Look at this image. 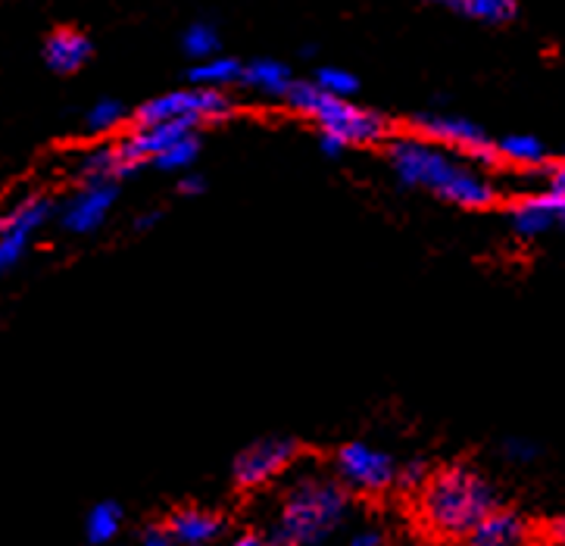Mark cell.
Segmentation results:
<instances>
[{
    "instance_id": "cell-1",
    "label": "cell",
    "mask_w": 565,
    "mask_h": 546,
    "mask_svg": "<svg viewBox=\"0 0 565 546\" xmlns=\"http://www.w3.org/2000/svg\"><path fill=\"white\" fill-rule=\"evenodd\" d=\"M387 160L406 188H425L438 194L440 201L466 210H488L497 203V188L484 172H478L472 163L454 160L447 147L425 141L419 135L391 138Z\"/></svg>"
},
{
    "instance_id": "cell-2",
    "label": "cell",
    "mask_w": 565,
    "mask_h": 546,
    "mask_svg": "<svg viewBox=\"0 0 565 546\" xmlns=\"http://www.w3.org/2000/svg\"><path fill=\"white\" fill-rule=\"evenodd\" d=\"M350 510V491L341 481L316 472L297 474L278 496L273 528L263 534V544H326L344 528Z\"/></svg>"
},
{
    "instance_id": "cell-3",
    "label": "cell",
    "mask_w": 565,
    "mask_h": 546,
    "mask_svg": "<svg viewBox=\"0 0 565 546\" xmlns=\"http://www.w3.org/2000/svg\"><path fill=\"white\" fill-rule=\"evenodd\" d=\"M493 506L500 503L491 481L462 462L428 472L419 488V515L425 528L447 540H466Z\"/></svg>"
},
{
    "instance_id": "cell-4",
    "label": "cell",
    "mask_w": 565,
    "mask_h": 546,
    "mask_svg": "<svg viewBox=\"0 0 565 546\" xmlns=\"http://www.w3.org/2000/svg\"><path fill=\"white\" fill-rule=\"evenodd\" d=\"M281 97L294 113L312 119L322 131L338 135L347 147L382 144L391 138V126L384 116L350 104V97H334V94L322 92L316 82H291Z\"/></svg>"
},
{
    "instance_id": "cell-5",
    "label": "cell",
    "mask_w": 565,
    "mask_h": 546,
    "mask_svg": "<svg viewBox=\"0 0 565 546\" xmlns=\"http://www.w3.org/2000/svg\"><path fill=\"white\" fill-rule=\"evenodd\" d=\"M235 104L222 94V88H188V92H166L160 97H150L147 104L135 113V126H153L166 119H194L198 126L203 122H222L232 119Z\"/></svg>"
},
{
    "instance_id": "cell-6",
    "label": "cell",
    "mask_w": 565,
    "mask_h": 546,
    "mask_svg": "<svg viewBox=\"0 0 565 546\" xmlns=\"http://www.w3.org/2000/svg\"><path fill=\"white\" fill-rule=\"evenodd\" d=\"M297 456H300V447L291 437H263V440H254L250 447H244L235 456L232 478H235L241 491L269 488L273 481L291 472Z\"/></svg>"
},
{
    "instance_id": "cell-7",
    "label": "cell",
    "mask_w": 565,
    "mask_h": 546,
    "mask_svg": "<svg viewBox=\"0 0 565 546\" xmlns=\"http://www.w3.org/2000/svg\"><path fill=\"white\" fill-rule=\"evenodd\" d=\"M334 472H338V481L350 493L375 496V493H384L394 488L397 462H394V456L384 453L379 447H369L363 440H353V443H344L334 453Z\"/></svg>"
},
{
    "instance_id": "cell-8",
    "label": "cell",
    "mask_w": 565,
    "mask_h": 546,
    "mask_svg": "<svg viewBox=\"0 0 565 546\" xmlns=\"http://www.w3.org/2000/svg\"><path fill=\"white\" fill-rule=\"evenodd\" d=\"M416 135L425 141L447 147V150H459L462 157H469L478 165H497V147L488 138V131L475 126L462 116H440V113H419L413 119Z\"/></svg>"
},
{
    "instance_id": "cell-9",
    "label": "cell",
    "mask_w": 565,
    "mask_h": 546,
    "mask_svg": "<svg viewBox=\"0 0 565 546\" xmlns=\"http://www.w3.org/2000/svg\"><path fill=\"white\" fill-rule=\"evenodd\" d=\"M54 203L47 197H25L0 216V272H10L25 256L29 244L47 225Z\"/></svg>"
},
{
    "instance_id": "cell-10",
    "label": "cell",
    "mask_w": 565,
    "mask_h": 546,
    "mask_svg": "<svg viewBox=\"0 0 565 546\" xmlns=\"http://www.w3.org/2000/svg\"><path fill=\"white\" fill-rule=\"evenodd\" d=\"M550 188L547 191H534L525 194L522 201L512 203V228L522 237H541L547 235L553 225H559L565 216V175L563 165L550 163L547 169Z\"/></svg>"
},
{
    "instance_id": "cell-11",
    "label": "cell",
    "mask_w": 565,
    "mask_h": 546,
    "mask_svg": "<svg viewBox=\"0 0 565 546\" xmlns=\"http://www.w3.org/2000/svg\"><path fill=\"white\" fill-rule=\"evenodd\" d=\"M116 194H119L116 182H82V188L63 206L66 232H73V235H94L110 216Z\"/></svg>"
},
{
    "instance_id": "cell-12",
    "label": "cell",
    "mask_w": 565,
    "mask_h": 546,
    "mask_svg": "<svg viewBox=\"0 0 565 546\" xmlns=\"http://www.w3.org/2000/svg\"><path fill=\"white\" fill-rule=\"evenodd\" d=\"M141 165L145 163H138L119 138V141L88 150L78 163V175L82 182H122L128 175H135Z\"/></svg>"
},
{
    "instance_id": "cell-13",
    "label": "cell",
    "mask_w": 565,
    "mask_h": 546,
    "mask_svg": "<svg viewBox=\"0 0 565 546\" xmlns=\"http://www.w3.org/2000/svg\"><path fill=\"white\" fill-rule=\"evenodd\" d=\"M466 540L475 546H519L529 544L531 528L519 512L493 506V510L475 525L472 534H469Z\"/></svg>"
},
{
    "instance_id": "cell-14",
    "label": "cell",
    "mask_w": 565,
    "mask_h": 546,
    "mask_svg": "<svg viewBox=\"0 0 565 546\" xmlns=\"http://www.w3.org/2000/svg\"><path fill=\"white\" fill-rule=\"evenodd\" d=\"M92 54L94 47L88 35H82L75 29H56L54 35L47 38V44H44V60L60 75L78 73L92 60Z\"/></svg>"
},
{
    "instance_id": "cell-15",
    "label": "cell",
    "mask_w": 565,
    "mask_h": 546,
    "mask_svg": "<svg viewBox=\"0 0 565 546\" xmlns=\"http://www.w3.org/2000/svg\"><path fill=\"white\" fill-rule=\"evenodd\" d=\"M166 528H169L172 544L203 546L220 540L222 518L216 512L206 510H179L169 522H166Z\"/></svg>"
},
{
    "instance_id": "cell-16",
    "label": "cell",
    "mask_w": 565,
    "mask_h": 546,
    "mask_svg": "<svg viewBox=\"0 0 565 546\" xmlns=\"http://www.w3.org/2000/svg\"><path fill=\"white\" fill-rule=\"evenodd\" d=\"M241 85H247V88H254L259 94H269V97H281V94L288 92V85H291V69L285 66V63H278V60H269V56H259L254 63H247V66H241V78H237Z\"/></svg>"
},
{
    "instance_id": "cell-17",
    "label": "cell",
    "mask_w": 565,
    "mask_h": 546,
    "mask_svg": "<svg viewBox=\"0 0 565 546\" xmlns=\"http://www.w3.org/2000/svg\"><path fill=\"white\" fill-rule=\"evenodd\" d=\"M493 147H497V163L515 165V169H525V172L547 169L550 163L547 147L541 144L537 138H531V135H510L503 141H493Z\"/></svg>"
},
{
    "instance_id": "cell-18",
    "label": "cell",
    "mask_w": 565,
    "mask_h": 546,
    "mask_svg": "<svg viewBox=\"0 0 565 546\" xmlns=\"http://www.w3.org/2000/svg\"><path fill=\"white\" fill-rule=\"evenodd\" d=\"M450 10L462 17L484 22V25H507L519 17V3L515 0H444Z\"/></svg>"
},
{
    "instance_id": "cell-19",
    "label": "cell",
    "mask_w": 565,
    "mask_h": 546,
    "mask_svg": "<svg viewBox=\"0 0 565 546\" xmlns=\"http://www.w3.org/2000/svg\"><path fill=\"white\" fill-rule=\"evenodd\" d=\"M188 78L201 88H225V85H235L241 78V63L232 56L213 54L206 60H198V66L188 73Z\"/></svg>"
},
{
    "instance_id": "cell-20",
    "label": "cell",
    "mask_w": 565,
    "mask_h": 546,
    "mask_svg": "<svg viewBox=\"0 0 565 546\" xmlns=\"http://www.w3.org/2000/svg\"><path fill=\"white\" fill-rule=\"evenodd\" d=\"M119 531H122V510H119V503H97L88 512V518H85V540L94 546L116 540Z\"/></svg>"
},
{
    "instance_id": "cell-21",
    "label": "cell",
    "mask_w": 565,
    "mask_h": 546,
    "mask_svg": "<svg viewBox=\"0 0 565 546\" xmlns=\"http://www.w3.org/2000/svg\"><path fill=\"white\" fill-rule=\"evenodd\" d=\"M198 157H201V138L194 131H188L184 138L163 147L150 163L157 165V169H163V172H188L191 165L198 163Z\"/></svg>"
},
{
    "instance_id": "cell-22",
    "label": "cell",
    "mask_w": 565,
    "mask_h": 546,
    "mask_svg": "<svg viewBox=\"0 0 565 546\" xmlns=\"http://www.w3.org/2000/svg\"><path fill=\"white\" fill-rule=\"evenodd\" d=\"M182 47L191 60H206V56L220 54L222 41L220 32H216V25H210V22H194V25H188V32H184L182 38Z\"/></svg>"
},
{
    "instance_id": "cell-23",
    "label": "cell",
    "mask_w": 565,
    "mask_h": 546,
    "mask_svg": "<svg viewBox=\"0 0 565 546\" xmlns=\"http://www.w3.org/2000/svg\"><path fill=\"white\" fill-rule=\"evenodd\" d=\"M122 122H126V107L119 100H110V97L97 100L85 116V126L92 135H113L122 128Z\"/></svg>"
},
{
    "instance_id": "cell-24",
    "label": "cell",
    "mask_w": 565,
    "mask_h": 546,
    "mask_svg": "<svg viewBox=\"0 0 565 546\" xmlns=\"http://www.w3.org/2000/svg\"><path fill=\"white\" fill-rule=\"evenodd\" d=\"M322 92L334 94V97H353L360 92V78L353 73H347L341 66H322L316 78H312Z\"/></svg>"
},
{
    "instance_id": "cell-25",
    "label": "cell",
    "mask_w": 565,
    "mask_h": 546,
    "mask_svg": "<svg viewBox=\"0 0 565 546\" xmlns=\"http://www.w3.org/2000/svg\"><path fill=\"white\" fill-rule=\"evenodd\" d=\"M428 472H431V469H428L422 459H413V462H406L403 469H397V474H394V484H397V488H403V491L419 493V488L425 484Z\"/></svg>"
},
{
    "instance_id": "cell-26",
    "label": "cell",
    "mask_w": 565,
    "mask_h": 546,
    "mask_svg": "<svg viewBox=\"0 0 565 546\" xmlns=\"http://www.w3.org/2000/svg\"><path fill=\"white\" fill-rule=\"evenodd\" d=\"M503 453H507V459H512V462H531V459L537 456V447H534L531 440H525V437H510V440L503 443Z\"/></svg>"
},
{
    "instance_id": "cell-27",
    "label": "cell",
    "mask_w": 565,
    "mask_h": 546,
    "mask_svg": "<svg viewBox=\"0 0 565 546\" xmlns=\"http://www.w3.org/2000/svg\"><path fill=\"white\" fill-rule=\"evenodd\" d=\"M141 544L169 546V544H172V537H169V528H166V525H150V528H145V534H141Z\"/></svg>"
},
{
    "instance_id": "cell-28",
    "label": "cell",
    "mask_w": 565,
    "mask_h": 546,
    "mask_svg": "<svg viewBox=\"0 0 565 546\" xmlns=\"http://www.w3.org/2000/svg\"><path fill=\"white\" fill-rule=\"evenodd\" d=\"M350 540H353L356 546H382L384 540H387V534H384L382 528H363V531H356Z\"/></svg>"
},
{
    "instance_id": "cell-29",
    "label": "cell",
    "mask_w": 565,
    "mask_h": 546,
    "mask_svg": "<svg viewBox=\"0 0 565 546\" xmlns=\"http://www.w3.org/2000/svg\"><path fill=\"white\" fill-rule=\"evenodd\" d=\"M319 147H322L326 157H341L347 150L344 141H341L338 135H331V131H319Z\"/></svg>"
},
{
    "instance_id": "cell-30",
    "label": "cell",
    "mask_w": 565,
    "mask_h": 546,
    "mask_svg": "<svg viewBox=\"0 0 565 546\" xmlns=\"http://www.w3.org/2000/svg\"><path fill=\"white\" fill-rule=\"evenodd\" d=\"M179 191H182V194H203V191H206V182H203L201 175H184L182 184H179Z\"/></svg>"
},
{
    "instance_id": "cell-31",
    "label": "cell",
    "mask_w": 565,
    "mask_h": 546,
    "mask_svg": "<svg viewBox=\"0 0 565 546\" xmlns=\"http://www.w3.org/2000/svg\"><path fill=\"white\" fill-rule=\"evenodd\" d=\"M157 222H160V213H147V216H141L135 222V228H138V232H147V228H153Z\"/></svg>"
},
{
    "instance_id": "cell-32",
    "label": "cell",
    "mask_w": 565,
    "mask_h": 546,
    "mask_svg": "<svg viewBox=\"0 0 565 546\" xmlns=\"http://www.w3.org/2000/svg\"><path fill=\"white\" fill-rule=\"evenodd\" d=\"M237 544H241V546L263 544V534H244V537H237Z\"/></svg>"
},
{
    "instance_id": "cell-33",
    "label": "cell",
    "mask_w": 565,
    "mask_h": 546,
    "mask_svg": "<svg viewBox=\"0 0 565 546\" xmlns=\"http://www.w3.org/2000/svg\"><path fill=\"white\" fill-rule=\"evenodd\" d=\"M438 3H444V0H438Z\"/></svg>"
}]
</instances>
